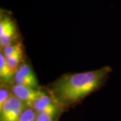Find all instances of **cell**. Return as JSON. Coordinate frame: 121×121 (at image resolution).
Wrapping results in <instances>:
<instances>
[{
    "mask_svg": "<svg viewBox=\"0 0 121 121\" xmlns=\"http://www.w3.org/2000/svg\"><path fill=\"white\" fill-rule=\"evenodd\" d=\"M22 59H23V55L13 56L9 57L8 59H5L7 64L9 67V68L13 71V72L15 73L17 71L20 65L22 64Z\"/></svg>",
    "mask_w": 121,
    "mask_h": 121,
    "instance_id": "cell-11",
    "label": "cell"
},
{
    "mask_svg": "<svg viewBox=\"0 0 121 121\" xmlns=\"http://www.w3.org/2000/svg\"><path fill=\"white\" fill-rule=\"evenodd\" d=\"M13 83L30 87L32 88L40 87L31 65L24 61L15 73Z\"/></svg>",
    "mask_w": 121,
    "mask_h": 121,
    "instance_id": "cell-5",
    "label": "cell"
},
{
    "mask_svg": "<svg viewBox=\"0 0 121 121\" xmlns=\"http://www.w3.org/2000/svg\"><path fill=\"white\" fill-rule=\"evenodd\" d=\"M32 108L36 113H46L55 121H56L62 110L46 88H42L40 94L33 104Z\"/></svg>",
    "mask_w": 121,
    "mask_h": 121,
    "instance_id": "cell-3",
    "label": "cell"
},
{
    "mask_svg": "<svg viewBox=\"0 0 121 121\" xmlns=\"http://www.w3.org/2000/svg\"><path fill=\"white\" fill-rule=\"evenodd\" d=\"M1 49V52L4 54L5 59H8L11 56L23 55V46L20 43V42L12 44Z\"/></svg>",
    "mask_w": 121,
    "mask_h": 121,
    "instance_id": "cell-8",
    "label": "cell"
},
{
    "mask_svg": "<svg viewBox=\"0 0 121 121\" xmlns=\"http://www.w3.org/2000/svg\"><path fill=\"white\" fill-rule=\"evenodd\" d=\"M26 106L14 95L0 108V121H17Z\"/></svg>",
    "mask_w": 121,
    "mask_h": 121,
    "instance_id": "cell-4",
    "label": "cell"
},
{
    "mask_svg": "<svg viewBox=\"0 0 121 121\" xmlns=\"http://www.w3.org/2000/svg\"><path fill=\"white\" fill-rule=\"evenodd\" d=\"M19 42V30L12 16L1 9L0 13V46L1 48Z\"/></svg>",
    "mask_w": 121,
    "mask_h": 121,
    "instance_id": "cell-2",
    "label": "cell"
},
{
    "mask_svg": "<svg viewBox=\"0 0 121 121\" xmlns=\"http://www.w3.org/2000/svg\"><path fill=\"white\" fill-rule=\"evenodd\" d=\"M11 91L12 94L21 100L26 106L32 107L40 94L42 87L32 88L13 83L11 86Z\"/></svg>",
    "mask_w": 121,
    "mask_h": 121,
    "instance_id": "cell-6",
    "label": "cell"
},
{
    "mask_svg": "<svg viewBox=\"0 0 121 121\" xmlns=\"http://www.w3.org/2000/svg\"><path fill=\"white\" fill-rule=\"evenodd\" d=\"M36 121H56L46 113H37Z\"/></svg>",
    "mask_w": 121,
    "mask_h": 121,
    "instance_id": "cell-12",
    "label": "cell"
},
{
    "mask_svg": "<svg viewBox=\"0 0 121 121\" xmlns=\"http://www.w3.org/2000/svg\"><path fill=\"white\" fill-rule=\"evenodd\" d=\"M12 95L11 86L1 83L0 86V108Z\"/></svg>",
    "mask_w": 121,
    "mask_h": 121,
    "instance_id": "cell-9",
    "label": "cell"
},
{
    "mask_svg": "<svg viewBox=\"0 0 121 121\" xmlns=\"http://www.w3.org/2000/svg\"><path fill=\"white\" fill-rule=\"evenodd\" d=\"M37 113L32 107L26 106L17 121H36Z\"/></svg>",
    "mask_w": 121,
    "mask_h": 121,
    "instance_id": "cell-10",
    "label": "cell"
},
{
    "mask_svg": "<svg viewBox=\"0 0 121 121\" xmlns=\"http://www.w3.org/2000/svg\"><path fill=\"white\" fill-rule=\"evenodd\" d=\"M110 71L111 68L105 66L83 73L64 74L45 88L61 109L67 108L102 86Z\"/></svg>",
    "mask_w": 121,
    "mask_h": 121,
    "instance_id": "cell-1",
    "label": "cell"
},
{
    "mask_svg": "<svg viewBox=\"0 0 121 121\" xmlns=\"http://www.w3.org/2000/svg\"><path fill=\"white\" fill-rule=\"evenodd\" d=\"M15 73L9 68L5 60L4 55L2 52L0 53V79L1 83H5L9 86L13 84Z\"/></svg>",
    "mask_w": 121,
    "mask_h": 121,
    "instance_id": "cell-7",
    "label": "cell"
}]
</instances>
